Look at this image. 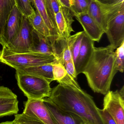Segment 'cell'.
I'll return each mask as SVG.
<instances>
[{
	"label": "cell",
	"instance_id": "obj_1",
	"mask_svg": "<svg viewBox=\"0 0 124 124\" xmlns=\"http://www.w3.org/2000/svg\"><path fill=\"white\" fill-rule=\"evenodd\" d=\"M49 98L63 110L90 124H105L93 98L81 87L59 84L52 89Z\"/></svg>",
	"mask_w": 124,
	"mask_h": 124
},
{
	"label": "cell",
	"instance_id": "obj_2",
	"mask_svg": "<svg viewBox=\"0 0 124 124\" xmlns=\"http://www.w3.org/2000/svg\"><path fill=\"white\" fill-rule=\"evenodd\" d=\"M110 45L95 48L82 73L95 93L105 95L110 91L112 81L118 72L115 52Z\"/></svg>",
	"mask_w": 124,
	"mask_h": 124
},
{
	"label": "cell",
	"instance_id": "obj_3",
	"mask_svg": "<svg viewBox=\"0 0 124 124\" xmlns=\"http://www.w3.org/2000/svg\"><path fill=\"white\" fill-rule=\"evenodd\" d=\"M57 61L54 56L32 51L16 52L3 46L0 51V62L15 70L28 67L52 64Z\"/></svg>",
	"mask_w": 124,
	"mask_h": 124
},
{
	"label": "cell",
	"instance_id": "obj_4",
	"mask_svg": "<svg viewBox=\"0 0 124 124\" xmlns=\"http://www.w3.org/2000/svg\"><path fill=\"white\" fill-rule=\"evenodd\" d=\"M17 85L28 99L49 98L51 92L50 83L43 78L16 71Z\"/></svg>",
	"mask_w": 124,
	"mask_h": 124
},
{
	"label": "cell",
	"instance_id": "obj_5",
	"mask_svg": "<svg viewBox=\"0 0 124 124\" xmlns=\"http://www.w3.org/2000/svg\"><path fill=\"white\" fill-rule=\"evenodd\" d=\"M103 108L113 117L116 124H124V86L120 90L109 91L105 95Z\"/></svg>",
	"mask_w": 124,
	"mask_h": 124
},
{
	"label": "cell",
	"instance_id": "obj_6",
	"mask_svg": "<svg viewBox=\"0 0 124 124\" xmlns=\"http://www.w3.org/2000/svg\"><path fill=\"white\" fill-rule=\"evenodd\" d=\"M33 30V28L27 17L23 15L22 26L19 34L14 40L4 46L14 51H31Z\"/></svg>",
	"mask_w": 124,
	"mask_h": 124
},
{
	"label": "cell",
	"instance_id": "obj_7",
	"mask_svg": "<svg viewBox=\"0 0 124 124\" xmlns=\"http://www.w3.org/2000/svg\"><path fill=\"white\" fill-rule=\"evenodd\" d=\"M23 15L15 5L9 16L0 35L2 46L10 43L17 36L22 26Z\"/></svg>",
	"mask_w": 124,
	"mask_h": 124
},
{
	"label": "cell",
	"instance_id": "obj_8",
	"mask_svg": "<svg viewBox=\"0 0 124 124\" xmlns=\"http://www.w3.org/2000/svg\"><path fill=\"white\" fill-rule=\"evenodd\" d=\"M114 49L118 48L124 41V9L111 20L107 24L105 33Z\"/></svg>",
	"mask_w": 124,
	"mask_h": 124
},
{
	"label": "cell",
	"instance_id": "obj_9",
	"mask_svg": "<svg viewBox=\"0 0 124 124\" xmlns=\"http://www.w3.org/2000/svg\"><path fill=\"white\" fill-rule=\"evenodd\" d=\"M43 99H28L24 103L25 108L23 113L36 118L44 124H57L44 105Z\"/></svg>",
	"mask_w": 124,
	"mask_h": 124
},
{
	"label": "cell",
	"instance_id": "obj_10",
	"mask_svg": "<svg viewBox=\"0 0 124 124\" xmlns=\"http://www.w3.org/2000/svg\"><path fill=\"white\" fill-rule=\"evenodd\" d=\"M74 17L70 8L60 6L59 10L55 15L56 24L59 31L60 40H66L74 32L72 24Z\"/></svg>",
	"mask_w": 124,
	"mask_h": 124
},
{
	"label": "cell",
	"instance_id": "obj_11",
	"mask_svg": "<svg viewBox=\"0 0 124 124\" xmlns=\"http://www.w3.org/2000/svg\"><path fill=\"white\" fill-rule=\"evenodd\" d=\"M43 100L44 105L57 124H82V120L80 117L63 110L49 98H45Z\"/></svg>",
	"mask_w": 124,
	"mask_h": 124
},
{
	"label": "cell",
	"instance_id": "obj_12",
	"mask_svg": "<svg viewBox=\"0 0 124 124\" xmlns=\"http://www.w3.org/2000/svg\"><path fill=\"white\" fill-rule=\"evenodd\" d=\"M94 42L84 31L80 51L75 63L77 76L82 73L91 59L95 48Z\"/></svg>",
	"mask_w": 124,
	"mask_h": 124
},
{
	"label": "cell",
	"instance_id": "obj_13",
	"mask_svg": "<svg viewBox=\"0 0 124 124\" xmlns=\"http://www.w3.org/2000/svg\"><path fill=\"white\" fill-rule=\"evenodd\" d=\"M74 16L81 25L83 31L89 37L94 41L99 42L105 32L88 13H80Z\"/></svg>",
	"mask_w": 124,
	"mask_h": 124
},
{
	"label": "cell",
	"instance_id": "obj_14",
	"mask_svg": "<svg viewBox=\"0 0 124 124\" xmlns=\"http://www.w3.org/2000/svg\"><path fill=\"white\" fill-rule=\"evenodd\" d=\"M31 51L54 56L57 61L58 60V56L52 42L48 38L34 30L33 32V44Z\"/></svg>",
	"mask_w": 124,
	"mask_h": 124
},
{
	"label": "cell",
	"instance_id": "obj_15",
	"mask_svg": "<svg viewBox=\"0 0 124 124\" xmlns=\"http://www.w3.org/2000/svg\"><path fill=\"white\" fill-rule=\"evenodd\" d=\"M95 1L98 5L100 15L102 22L103 30L105 33L108 23L124 9V1L111 4H103Z\"/></svg>",
	"mask_w": 124,
	"mask_h": 124
},
{
	"label": "cell",
	"instance_id": "obj_16",
	"mask_svg": "<svg viewBox=\"0 0 124 124\" xmlns=\"http://www.w3.org/2000/svg\"><path fill=\"white\" fill-rule=\"evenodd\" d=\"M32 6L35 9H36L43 18L45 24L49 30L50 35L58 44L60 41L59 34L58 30L54 26L51 21L49 18L47 12L44 0H30Z\"/></svg>",
	"mask_w": 124,
	"mask_h": 124
},
{
	"label": "cell",
	"instance_id": "obj_17",
	"mask_svg": "<svg viewBox=\"0 0 124 124\" xmlns=\"http://www.w3.org/2000/svg\"><path fill=\"white\" fill-rule=\"evenodd\" d=\"M27 17L33 30L43 36L48 38L52 42L57 54L59 47L57 42L52 38L49 28L38 11L34 9L33 13Z\"/></svg>",
	"mask_w": 124,
	"mask_h": 124
},
{
	"label": "cell",
	"instance_id": "obj_18",
	"mask_svg": "<svg viewBox=\"0 0 124 124\" xmlns=\"http://www.w3.org/2000/svg\"><path fill=\"white\" fill-rule=\"evenodd\" d=\"M52 64L28 67L16 70V71L43 78L51 83L54 81Z\"/></svg>",
	"mask_w": 124,
	"mask_h": 124
},
{
	"label": "cell",
	"instance_id": "obj_19",
	"mask_svg": "<svg viewBox=\"0 0 124 124\" xmlns=\"http://www.w3.org/2000/svg\"><path fill=\"white\" fill-rule=\"evenodd\" d=\"M80 33H76L70 36L66 41L64 47L59 56L58 62L64 65L65 63L73 60L72 51L73 46Z\"/></svg>",
	"mask_w": 124,
	"mask_h": 124
},
{
	"label": "cell",
	"instance_id": "obj_20",
	"mask_svg": "<svg viewBox=\"0 0 124 124\" xmlns=\"http://www.w3.org/2000/svg\"><path fill=\"white\" fill-rule=\"evenodd\" d=\"M15 5V0H0V37L6 22Z\"/></svg>",
	"mask_w": 124,
	"mask_h": 124
},
{
	"label": "cell",
	"instance_id": "obj_21",
	"mask_svg": "<svg viewBox=\"0 0 124 124\" xmlns=\"http://www.w3.org/2000/svg\"><path fill=\"white\" fill-rule=\"evenodd\" d=\"M44 0L48 16L54 26L58 30L55 21V16L59 10V4L57 0Z\"/></svg>",
	"mask_w": 124,
	"mask_h": 124
},
{
	"label": "cell",
	"instance_id": "obj_22",
	"mask_svg": "<svg viewBox=\"0 0 124 124\" xmlns=\"http://www.w3.org/2000/svg\"><path fill=\"white\" fill-rule=\"evenodd\" d=\"M18 102L17 96L8 87L0 86V105Z\"/></svg>",
	"mask_w": 124,
	"mask_h": 124
},
{
	"label": "cell",
	"instance_id": "obj_23",
	"mask_svg": "<svg viewBox=\"0 0 124 124\" xmlns=\"http://www.w3.org/2000/svg\"><path fill=\"white\" fill-rule=\"evenodd\" d=\"M18 103L17 102L0 105V117L17 114L19 111Z\"/></svg>",
	"mask_w": 124,
	"mask_h": 124
},
{
	"label": "cell",
	"instance_id": "obj_24",
	"mask_svg": "<svg viewBox=\"0 0 124 124\" xmlns=\"http://www.w3.org/2000/svg\"><path fill=\"white\" fill-rule=\"evenodd\" d=\"M16 5L22 14L27 17L33 13L34 9L30 0H15Z\"/></svg>",
	"mask_w": 124,
	"mask_h": 124
},
{
	"label": "cell",
	"instance_id": "obj_25",
	"mask_svg": "<svg viewBox=\"0 0 124 124\" xmlns=\"http://www.w3.org/2000/svg\"><path fill=\"white\" fill-rule=\"evenodd\" d=\"M88 0H73V4L70 8L73 15L87 12Z\"/></svg>",
	"mask_w": 124,
	"mask_h": 124
},
{
	"label": "cell",
	"instance_id": "obj_26",
	"mask_svg": "<svg viewBox=\"0 0 124 124\" xmlns=\"http://www.w3.org/2000/svg\"><path fill=\"white\" fill-rule=\"evenodd\" d=\"M116 64L118 71L123 73L124 69V41L115 52Z\"/></svg>",
	"mask_w": 124,
	"mask_h": 124
},
{
	"label": "cell",
	"instance_id": "obj_27",
	"mask_svg": "<svg viewBox=\"0 0 124 124\" xmlns=\"http://www.w3.org/2000/svg\"><path fill=\"white\" fill-rule=\"evenodd\" d=\"M52 74L54 81H57L63 78L67 74V71L63 65L57 61L52 64Z\"/></svg>",
	"mask_w": 124,
	"mask_h": 124
},
{
	"label": "cell",
	"instance_id": "obj_28",
	"mask_svg": "<svg viewBox=\"0 0 124 124\" xmlns=\"http://www.w3.org/2000/svg\"><path fill=\"white\" fill-rule=\"evenodd\" d=\"M14 120L17 124H44L38 119L26 116L23 113L15 114Z\"/></svg>",
	"mask_w": 124,
	"mask_h": 124
},
{
	"label": "cell",
	"instance_id": "obj_29",
	"mask_svg": "<svg viewBox=\"0 0 124 124\" xmlns=\"http://www.w3.org/2000/svg\"><path fill=\"white\" fill-rule=\"evenodd\" d=\"M83 31L80 32V33L73 46L72 54L74 65L76 62L79 51H80L82 42V39L83 36Z\"/></svg>",
	"mask_w": 124,
	"mask_h": 124
},
{
	"label": "cell",
	"instance_id": "obj_30",
	"mask_svg": "<svg viewBox=\"0 0 124 124\" xmlns=\"http://www.w3.org/2000/svg\"><path fill=\"white\" fill-rule=\"evenodd\" d=\"M59 84L67 86L72 87H80L79 85L75 79L71 77L67 73L66 76L61 80L58 81Z\"/></svg>",
	"mask_w": 124,
	"mask_h": 124
},
{
	"label": "cell",
	"instance_id": "obj_31",
	"mask_svg": "<svg viewBox=\"0 0 124 124\" xmlns=\"http://www.w3.org/2000/svg\"><path fill=\"white\" fill-rule=\"evenodd\" d=\"M63 66L67 71V74L75 79L77 77V75L73 60H71L66 62Z\"/></svg>",
	"mask_w": 124,
	"mask_h": 124
},
{
	"label": "cell",
	"instance_id": "obj_32",
	"mask_svg": "<svg viewBox=\"0 0 124 124\" xmlns=\"http://www.w3.org/2000/svg\"><path fill=\"white\" fill-rule=\"evenodd\" d=\"M99 110L100 114L105 124H116L113 117L104 108H99Z\"/></svg>",
	"mask_w": 124,
	"mask_h": 124
},
{
	"label": "cell",
	"instance_id": "obj_33",
	"mask_svg": "<svg viewBox=\"0 0 124 124\" xmlns=\"http://www.w3.org/2000/svg\"><path fill=\"white\" fill-rule=\"evenodd\" d=\"M103 4H111L124 1V0H94Z\"/></svg>",
	"mask_w": 124,
	"mask_h": 124
},
{
	"label": "cell",
	"instance_id": "obj_34",
	"mask_svg": "<svg viewBox=\"0 0 124 124\" xmlns=\"http://www.w3.org/2000/svg\"><path fill=\"white\" fill-rule=\"evenodd\" d=\"M60 6L70 8L71 5L69 0H57Z\"/></svg>",
	"mask_w": 124,
	"mask_h": 124
},
{
	"label": "cell",
	"instance_id": "obj_35",
	"mask_svg": "<svg viewBox=\"0 0 124 124\" xmlns=\"http://www.w3.org/2000/svg\"><path fill=\"white\" fill-rule=\"evenodd\" d=\"M0 124H17L16 122L14 120L11 121H6L5 122H1Z\"/></svg>",
	"mask_w": 124,
	"mask_h": 124
},
{
	"label": "cell",
	"instance_id": "obj_36",
	"mask_svg": "<svg viewBox=\"0 0 124 124\" xmlns=\"http://www.w3.org/2000/svg\"><path fill=\"white\" fill-rule=\"evenodd\" d=\"M82 124H90L89 123V122H87L86 121H82Z\"/></svg>",
	"mask_w": 124,
	"mask_h": 124
},
{
	"label": "cell",
	"instance_id": "obj_37",
	"mask_svg": "<svg viewBox=\"0 0 124 124\" xmlns=\"http://www.w3.org/2000/svg\"><path fill=\"white\" fill-rule=\"evenodd\" d=\"M69 0V1H70V4L71 6H72L73 4V0Z\"/></svg>",
	"mask_w": 124,
	"mask_h": 124
},
{
	"label": "cell",
	"instance_id": "obj_38",
	"mask_svg": "<svg viewBox=\"0 0 124 124\" xmlns=\"http://www.w3.org/2000/svg\"><path fill=\"white\" fill-rule=\"evenodd\" d=\"M0 44H1L2 46H3V43H2V41L0 37Z\"/></svg>",
	"mask_w": 124,
	"mask_h": 124
}]
</instances>
